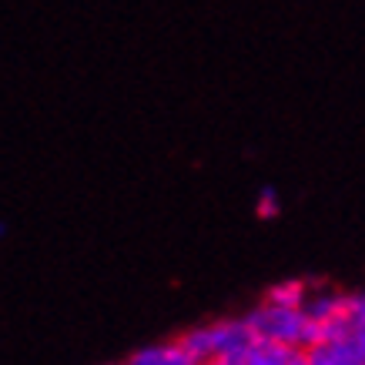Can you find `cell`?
<instances>
[{
    "label": "cell",
    "instance_id": "cell-1",
    "mask_svg": "<svg viewBox=\"0 0 365 365\" xmlns=\"http://www.w3.org/2000/svg\"><path fill=\"white\" fill-rule=\"evenodd\" d=\"M245 325H248L252 339L285 345L292 352H309V349L322 345V325L305 319L302 309H282V305L262 302L245 315Z\"/></svg>",
    "mask_w": 365,
    "mask_h": 365
},
{
    "label": "cell",
    "instance_id": "cell-2",
    "mask_svg": "<svg viewBox=\"0 0 365 365\" xmlns=\"http://www.w3.org/2000/svg\"><path fill=\"white\" fill-rule=\"evenodd\" d=\"M181 342L198 362H225L252 342V332H248L245 319H218L188 329L181 335Z\"/></svg>",
    "mask_w": 365,
    "mask_h": 365
},
{
    "label": "cell",
    "instance_id": "cell-3",
    "mask_svg": "<svg viewBox=\"0 0 365 365\" xmlns=\"http://www.w3.org/2000/svg\"><path fill=\"white\" fill-rule=\"evenodd\" d=\"M312 365H365V335L345 332L309 349Z\"/></svg>",
    "mask_w": 365,
    "mask_h": 365
},
{
    "label": "cell",
    "instance_id": "cell-4",
    "mask_svg": "<svg viewBox=\"0 0 365 365\" xmlns=\"http://www.w3.org/2000/svg\"><path fill=\"white\" fill-rule=\"evenodd\" d=\"M128 365H201V362L185 349L181 339H171V342L141 345V349L128 359Z\"/></svg>",
    "mask_w": 365,
    "mask_h": 365
},
{
    "label": "cell",
    "instance_id": "cell-5",
    "mask_svg": "<svg viewBox=\"0 0 365 365\" xmlns=\"http://www.w3.org/2000/svg\"><path fill=\"white\" fill-rule=\"evenodd\" d=\"M288 355H292V349H285V345L258 342V339H252V342L245 345L238 355L225 359V365H285Z\"/></svg>",
    "mask_w": 365,
    "mask_h": 365
},
{
    "label": "cell",
    "instance_id": "cell-6",
    "mask_svg": "<svg viewBox=\"0 0 365 365\" xmlns=\"http://www.w3.org/2000/svg\"><path fill=\"white\" fill-rule=\"evenodd\" d=\"M305 295H309V282L302 278H285V282H275V285L265 292L268 305H282V309H302L305 305Z\"/></svg>",
    "mask_w": 365,
    "mask_h": 365
},
{
    "label": "cell",
    "instance_id": "cell-7",
    "mask_svg": "<svg viewBox=\"0 0 365 365\" xmlns=\"http://www.w3.org/2000/svg\"><path fill=\"white\" fill-rule=\"evenodd\" d=\"M345 332L365 335V292L349 295V309H345Z\"/></svg>",
    "mask_w": 365,
    "mask_h": 365
},
{
    "label": "cell",
    "instance_id": "cell-8",
    "mask_svg": "<svg viewBox=\"0 0 365 365\" xmlns=\"http://www.w3.org/2000/svg\"><path fill=\"white\" fill-rule=\"evenodd\" d=\"M278 215H282V198L272 185H265L258 191V218H278Z\"/></svg>",
    "mask_w": 365,
    "mask_h": 365
},
{
    "label": "cell",
    "instance_id": "cell-9",
    "mask_svg": "<svg viewBox=\"0 0 365 365\" xmlns=\"http://www.w3.org/2000/svg\"><path fill=\"white\" fill-rule=\"evenodd\" d=\"M285 365H312V355L309 352H292Z\"/></svg>",
    "mask_w": 365,
    "mask_h": 365
},
{
    "label": "cell",
    "instance_id": "cell-10",
    "mask_svg": "<svg viewBox=\"0 0 365 365\" xmlns=\"http://www.w3.org/2000/svg\"><path fill=\"white\" fill-rule=\"evenodd\" d=\"M4 232H7V225H4V222H0V238H4Z\"/></svg>",
    "mask_w": 365,
    "mask_h": 365
},
{
    "label": "cell",
    "instance_id": "cell-11",
    "mask_svg": "<svg viewBox=\"0 0 365 365\" xmlns=\"http://www.w3.org/2000/svg\"><path fill=\"white\" fill-rule=\"evenodd\" d=\"M201 365H225V362H201Z\"/></svg>",
    "mask_w": 365,
    "mask_h": 365
}]
</instances>
